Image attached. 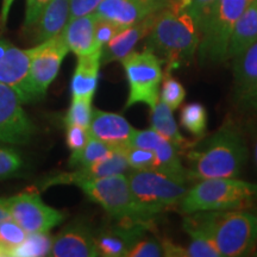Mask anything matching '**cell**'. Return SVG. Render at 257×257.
<instances>
[{
	"label": "cell",
	"instance_id": "1",
	"mask_svg": "<svg viewBox=\"0 0 257 257\" xmlns=\"http://www.w3.org/2000/svg\"><path fill=\"white\" fill-rule=\"evenodd\" d=\"M185 153L189 180L238 178L249 161V143L243 128L226 120Z\"/></svg>",
	"mask_w": 257,
	"mask_h": 257
},
{
	"label": "cell",
	"instance_id": "2",
	"mask_svg": "<svg viewBox=\"0 0 257 257\" xmlns=\"http://www.w3.org/2000/svg\"><path fill=\"white\" fill-rule=\"evenodd\" d=\"M199 29L194 19L179 3L157 14L152 30L147 36V49L159 57L168 69L189 63L198 53Z\"/></svg>",
	"mask_w": 257,
	"mask_h": 257
},
{
	"label": "cell",
	"instance_id": "3",
	"mask_svg": "<svg viewBox=\"0 0 257 257\" xmlns=\"http://www.w3.org/2000/svg\"><path fill=\"white\" fill-rule=\"evenodd\" d=\"M216 244L221 257L252 255L257 248V214L243 210L189 213Z\"/></svg>",
	"mask_w": 257,
	"mask_h": 257
},
{
	"label": "cell",
	"instance_id": "4",
	"mask_svg": "<svg viewBox=\"0 0 257 257\" xmlns=\"http://www.w3.org/2000/svg\"><path fill=\"white\" fill-rule=\"evenodd\" d=\"M257 201V184L238 178L198 180L179 204L182 214L249 208Z\"/></svg>",
	"mask_w": 257,
	"mask_h": 257
},
{
	"label": "cell",
	"instance_id": "5",
	"mask_svg": "<svg viewBox=\"0 0 257 257\" xmlns=\"http://www.w3.org/2000/svg\"><path fill=\"white\" fill-rule=\"evenodd\" d=\"M131 194L143 220L178 207L187 192L188 182L159 170H131L126 174Z\"/></svg>",
	"mask_w": 257,
	"mask_h": 257
},
{
	"label": "cell",
	"instance_id": "6",
	"mask_svg": "<svg viewBox=\"0 0 257 257\" xmlns=\"http://www.w3.org/2000/svg\"><path fill=\"white\" fill-rule=\"evenodd\" d=\"M249 0H217L199 27V61L218 64L227 61V49L237 21Z\"/></svg>",
	"mask_w": 257,
	"mask_h": 257
},
{
	"label": "cell",
	"instance_id": "7",
	"mask_svg": "<svg viewBox=\"0 0 257 257\" xmlns=\"http://www.w3.org/2000/svg\"><path fill=\"white\" fill-rule=\"evenodd\" d=\"M76 186L82 189L89 200L98 204L117 221L148 224L135 205L126 174L87 180Z\"/></svg>",
	"mask_w": 257,
	"mask_h": 257
},
{
	"label": "cell",
	"instance_id": "8",
	"mask_svg": "<svg viewBox=\"0 0 257 257\" xmlns=\"http://www.w3.org/2000/svg\"><path fill=\"white\" fill-rule=\"evenodd\" d=\"M126 75L128 95L125 108L137 104L153 108L160 99L163 78L162 61L150 50L133 53L120 61Z\"/></svg>",
	"mask_w": 257,
	"mask_h": 257
},
{
	"label": "cell",
	"instance_id": "9",
	"mask_svg": "<svg viewBox=\"0 0 257 257\" xmlns=\"http://www.w3.org/2000/svg\"><path fill=\"white\" fill-rule=\"evenodd\" d=\"M32 55L28 75V93L30 101L40 100L56 79L64 57L69 53L62 35L42 42L31 48Z\"/></svg>",
	"mask_w": 257,
	"mask_h": 257
},
{
	"label": "cell",
	"instance_id": "10",
	"mask_svg": "<svg viewBox=\"0 0 257 257\" xmlns=\"http://www.w3.org/2000/svg\"><path fill=\"white\" fill-rule=\"evenodd\" d=\"M10 217L28 233L50 232L66 218V213L48 206L36 189H27L11 198H5Z\"/></svg>",
	"mask_w": 257,
	"mask_h": 257
},
{
	"label": "cell",
	"instance_id": "11",
	"mask_svg": "<svg viewBox=\"0 0 257 257\" xmlns=\"http://www.w3.org/2000/svg\"><path fill=\"white\" fill-rule=\"evenodd\" d=\"M35 126L25 113L23 101L14 88L0 82V142L23 144L29 142Z\"/></svg>",
	"mask_w": 257,
	"mask_h": 257
},
{
	"label": "cell",
	"instance_id": "12",
	"mask_svg": "<svg viewBox=\"0 0 257 257\" xmlns=\"http://www.w3.org/2000/svg\"><path fill=\"white\" fill-rule=\"evenodd\" d=\"M130 146L149 149L156 157V169L182 181H191L188 172L180 160V152L174 144L162 137L153 128L135 130Z\"/></svg>",
	"mask_w": 257,
	"mask_h": 257
},
{
	"label": "cell",
	"instance_id": "13",
	"mask_svg": "<svg viewBox=\"0 0 257 257\" xmlns=\"http://www.w3.org/2000/svg\"><path fill=\"white\" fill-rule=\"evenodd\" d=\"M32 51L21 49L11 42L0 37V82L12 87L22 101L29 102L28 75Z\"/></svg>",
	"mask_w": 257,
	"mask_h": 257
},
{
	"label": "cell",
	"instance_id": "14",
	"mask_svg": "<svg viewBox=\"0 0 257 257\" xmlns=\"http://www.w3.org/2000/svg\"><path fill=\"white\" fill-rule=\"evenodd\" d=\"M124 150L125 148L124 149L115 148V149L112 150L110 155L98 161V162L93 163L91 166L76 168L73 172L60 173V174L50 176L43 182L42 187L48 188L57 185H78L82 181H87V180L126 174L130 170V167H128Z\"/></svg>",
	"mask_w": 257,
	"mask_h": 257
},
{
	"label": "cell",
	"instance_id": "15",
	"mask_svg": "<svg viewBox=\"0 0 257 257\" xmlns=\"http://www.w3.org/2000/svg\"><path fill=\"white\" fill-rule=\"evenodd\" d=\"M148 224L123 223L106 227L94 234L98 256L126 257L130 249L143 237Z\"/></svg>",
	"mask_w": 257,
	"mask_h": 257
},
{
	"label": "cell",
	"instance_id": "16",
	"mask_svg": "<svg viewBox=\"0 0 257 257\" xmlns=\"http://www.w3.org/2000/svg\"><path fill=\"white\" fill-rule=\"evenodd\" d=\"M54 257H95V236L87 224L73 221L53 239L50 255Z\"/></svg>",
	"mask_w": 257,
	"mask_h": 257
},
{
	"label": "cell",
	"instance_id": "17",
	"mask_svg": "<svg viewBox=\"0 0 257 257\" xmlns=\"http://www.w3.org/2000/svg\"><path fill=\"white\" fill-rule=\"evenodd\" d=\"M135 130L136 128L131 126L121 114L101 110H93L92 112V119L88 126L91 136L114 149H124L130 146Z\"/></svg>",
	"mask_w": 257,
	"mask_h": 257
},
{
	"label": "cell",
	"instance_id": "18",
	"mask_svg": "<svg viewBox=\"0 0 257 257\" xmlns=\"http://www.w3.org/2000/svg\"><path fill=\"white\" fill-rule=\"evenodd\" d=\"M157 14L150 15L149 17L130 27L120 29L101 49V64L120 62L127 55H130L138 42L148 36L149 31L152 30Z\"/></svg>",
	"mask_w": 257,
	"mask_h": 257
},
{
	"label": "cell",
	"instance_id": "19",
	"mask_svg": "<svg viewBox=\"0 0 257 257\" xmlns=\"http://www.w3.org/2000/svg\"><path fill=\"white\" fill-rule=\"evenodd\" d=\"M162 10L143 4L138 0H102L94 11L96 18L105 19L123 29L134 25Z\"/></svg>",
	"mask_w": 257,
	"mask_h": 257
},
{
	"label": "cell",
	"instance_id": "20",
	"mask_svg": "<svg viewBox=\"0 0 257 257\" xmlns=\"http://www.w3.org/2000/svg\"><path fill=\"white\" fill-rule=\"evenodd\" d=\"M69 18V0H50L30 28L34 41L38 44L60 35L68 23Z\"/></svg>",
	"mask_w": 257,
	"mask_h": 257
},
{
	"label": "cell",
	"instance_id": "21",
	"mask_svg": "<svg viewBox=\"0 0 257 257\" xmlns=\"http://www.w3.org/2000/svg\"><path fill=\"white\" fill-rule=\"evenodd\" d=\"M96 17L94 14L70 18L61 32L69 51L76 56L88 55L96 49L94 42V28Z\"/></svg>",
	"mask_w": 257,
	"mask_h": 257
},
{
	"label": "cell",
	"instance_id": "22",
	"mask_svg": "<svg viewBox=\"0 0 257 257\" xmlns=\"http://www.w3.org/2000/svg\"><path fill=\"white\" fill-rule=\"evenodd\" d=\"M100 66L101 50H95L88 55L78 57V63H76L72 82H70L72 98L93 100V96L98 87Z\"/></svg>",
	"mask_w": 257,
	"mask_h": 257
},
{
	"label": "cell",
	"instance_id": "23",
	"mask_svg": "<svg viewBox=\"0 0 257 257\" xmlns=\"http://www.w3.org/2000/svg\"><path fill=\"white\" fill-rule=\"evenodd\" d=\"M255 42H257V0L246 5L234 25L227 49V60L233 59Z\"/></svg>",
	"mask_w": 257,
	"mask_h": 257
},
{
	"label": "cell",
	"instance_id": "24",
	"mask_svg": "<svg viewBox=\"0 0 257 257\" xmlns=\"http://www.w3.org/2000/svg\"><path fill=\"white\" fill-rule=\"evenodd\" d=\"M152 128L155 130L157 134L168 140L178 148L180 153H184L188 150L194 142L186 140L180 133L178 124L173 117V110L167 106L162 100H157L156 105L152 108Z\"/></svg>",
	"mask_w": 257,
	"mask_h": 257
},
{
	"label": "cell",
	"instance_id": "25",
	"mask_svg": "<svg viewBox=\"0 0 257 257\" xmlns=\"http://www.w3.org/2000/svg\"><path fill=\"white\" fill-rule=\"evenodd\" d=\"M233 99L257 82V42L232 59Z\"/></svg>",
	"mask_w": 257,
	"mask_h": 257
},
{
	"label": "cell",
	"instance_id": "26",
	"mask_svg": "<svg viewBox=\"0 0 257 257\" xmlns=\"http://www.w3.org/2000/svg\"><path fill=\"white\" fill-rule=\"evenodd\" d=\"M182 227L189 236V245L186 248L187 257H221L213 240L189 214H185Z\"/></svg>",
	"mask_w": 257,
	"mask_h": 257
},
{
	"label": "cell",
	"instance_id": "27",
	"mask_svg": "<svg viewBox=\"0 0 257 257\" xmlns=\"http://www.w3.org/2000/svg\"><path fill=\"white\" fill-rule=\"evenodd\" d=\"M114 148L96 140L94 137H89L88 142L86 146L76 152H72L69 157L68 165L72 168H82V167H88L93 163L98 162L112 153Z\"/></svg>",
	"mask_w": 257,
	"mask_h": 257
},
{
	"label": "cell",
	"instance_id": "28",
	"mask_svg": "<svg viewBox=\"0 0 257 257\" xmlns=\"http://www.w3.org/2000/svg\"><path fill=\"white\" fill-rule=\"evenodd\" d=\"M53 237L49 232L28 233L24 242L19 244L10 252V256L19 257H37L49 256L53 246Z\"/></svg>",
	"mask_w": 257,
	"mask_h": 257
},
{
	"label": "cell",
	"instance_id": "29",
	"mask_svg": "<svg viewBox=\"0 0 257 257\" xmlns=\"http://www.w3.org/2000/svg\"><path fill=\"white\" fill-rule=\"evenodd\" d=\"M180 124L193 136L202 138L207 128V111L200 102H191L184 106L180 113Z\"/></svg>",
	"mask_w": 257,
	"mask_h": 257
},
{
	"label": "cell",
	"instance_id": "30",
	"mask_svg": "<svg viewBox=\"0 0 257 257\" xmlns=\"http://www.w3.org/2000/svg\"><path fill=\"white\" fill-rule=\"evenodd\" d=\"M166 76L162 78V87L160 92V100H162L168 106L170 110L175 111L181 106L186 98L185 87L181 85V82L178 79L170 76L169 70H167Z\"/></svg>",
	"mask_w": 257,
	"mask_h": 257
},
{
	"label": "cell",
	"instance_id": "31",
	"mask_svg": "<svg viewBox=\"0 0 257 257\" xmlns=\"http://www.w3.org/2000/svg\"><path fill=\"white\" fill-rule=\"evenodd\" d=\"M92 112L91 99L72 98V104L64 117V123L66 125H79L88 128L92 119Z\"/></svg>",
	"mask_w": 257,
	"mask_h": 257
},
{
	"label": "cell",
	"instance_id": "32",
	"mask_svg": "<svg viewBox=\"0 0 257 257\" xmlns=\"http://www.w3.org/2000/svg\"><path fill=\"white\" fill-rule=\"evenodd\" d=\"M28 232L11 217L0 223V244L6 249L8 256L19 244L24 242Z\"/></svg>",
	"mask_w": 257,
	"mask_h": 257
},
{
	"label": "cell",
	"instance_id": "33",
	"mask_svg": "<svg viewBox=\"0 0 257 257\" xmlns=\"http://www.w3.org/2000/svg\"><path fill=\"white\" fill-rule=\"evenodd\" d=\"M124 152L131 170L156 169V157L152 150L128 146L125 148Z\"/></svg>",
	"mask_w": 257,
	"mask_h": 257
},
{
	"label": "cell",
	"instance_id": "34",
	"mask_svg": "<svg viewBox=\"0 0 257 257\" xmlns=\"http://www.w3.org/2000/svg\"><path fill=\"white\" fill-rule=\"evenodd\" d=\"M23 166L21 155L15 149L0 147V179L15 175Z\"/></svg>",
	"mask_w": 257,
	"mask_h": 257
},
{
	"label": "cell",
	"instance_id": "35",
	"mask_svg": "<svg viewBox=\"0 0 257 257\" xmlns=\"http://www.w3.org/2000/svg\"><path fill=\"white\" fill-rule=\"evenodd\" d=\"M179 5L194 19L199 29L205 17L208 15L217 0H176Z\"/></svg>",
	"mask_w": 257,
	"mask_h": 257
},
{
	"label": "cell",
	"instance_id": "36",
	"mask_svg": "<svg viewBox=\"0 0 257 257\" xmlns=\"http://www.w3.org/2000/svg\"><path fill=\"white\" fill-rule=\"evenodd\" d=\"M165 256L162 244L155 238H141L135 244L126 257H161Z\"/></svg>",
	"mask_w": 257,
	"mask_h": 257
},
{
	"label": "cell",
	"instance_id": "37",
	"mask_svg": "<svg viewBox=\"0 0 257 257\" xmlns=\"http://www.w3.org/2000/svg\"><path fill=\"white\" fill-rule=\"evenodd\" d=\"M120 30L117 25L112 24L111 22L105 21V19L96 18L95 28H94V42L96 49H102L104 46L112 40V37Z\"/></svg>",
	"mask_w": 257,
	"mask_h": 257
},
{
	"label": "cell",
	"instance_id": "38",
	"mask_svg": "<svg viewBox=\"0 0 257 257\" xmlns=\"http://www.w3.org/2000/svg\"><path fill=\"white\" fill-rule=\"evenodd\" d=\"M89 137H91V134L87 127L79 126V125H67L66 142L72 152H76L85 147Z\"/></svg>",
	"mask_w": 257,
	"mask_h": 257
},
{
	"label": "cell",
	"instance_id": "39",
	"mask_svg": "<svg viewBox=\"0 0 257 257\" xmlns=\"http://www.w3.org/2000/svg\"><path fill=\"white\" fill-rule=\"evenodd\" d=\"M233 101L244 113L257 118V82L246 89L243 94L233 99Z\"/></svg>",
	"mask_w": 257,
	"mask_h": 257
},
{
	"label": "cell",
	"instance_id": "40",
	"mask_svg": "<svg viewBox=\"0 0 257 257\" xmlns=\"http://www.w3.org/2000/svg\"><path fill=\"white\" fill-rule=\"evenodd\" d=\"M101 2L102 0H69L70 18L94 14L96 8Z\"/></svg>",
	"mask_w": 257,
	"mask_h": 257
},
{
	"label": "cell",
	"instance_id": "41",
	"mask_svg": "<svg viewBox=\"0 0 257 257\" xmlns=\"http://www.w3.org/2000/svg\"><path fill=\"white\" fill-rule=\"evenodd\" d=\"M50 0H27V10H25V29H30L34 25L38 16L41 15L42 10L46 8V5Z\"/></svg>",
	"mask_w": 257,
	"mask_h": 257
},
{
	"label": "cell",
	"instance_id": "42",
	"mask_svg": "<svg viewBox=\"0 0 257 257\" xmlns=\"http://www.w3.org/2000/svg\"><path fill=\"white\" fill-rule=\"evenodd\" d=\"M251 128V140H250L249 144V159H251L252 166L257 173V121Z\"/></svg>",
	"mask_w": 257,
	"mask_h": 257
},
{
	"label": "cell",
	"instance_id": "43",
	"mask_svg": "<svg viewBox=\"0 0 257 257\" xmlns=\"http://www.w3.org/2000/svg\"><path fill=\"white\" fill-rule=\"evenodd\" d=\"M14 2L15 0H3L2 11H0V30H3L5 28L6 23H8V18Z\"/></svg>",
	"mask_w": 257,
	"mask_h": 257
},
{
	"label": "cell",
	"instance_id": "44",
	"mask_svg": "<svg viewBox=\"0 0 257 257\" xmlns=\"http://www.w3.org/2000/svg\"><path fill=\"white\" fill-rule=\"evenodd\" d=\"M138 2L153 6V8H156L157 10H163L172 6L174 4L175 0H138Z\"/></svg>",
	"mask_w": 257,
	"mask_h": 257
},
{
	"label": "cell",
	"instance_id": "45",
	"mask_svg": "<svg viewBox=\"0 0 257 257\" xmlns=\"http://www.w3.org/2000/svg\"><path fill=\"white\" fill-rule=\"evenodd\" d=\"M10 218L8 207H6L5 198H0V223Z\"/></svg>",
	"mask_w": 257,
	"mask_h": 257
},
{
	"label": "cell",
	"instance_id": "46",
	"mask_svg": "<svg viewBox=\"0 0 257 257\" xmlns=\"http://www.w3.org/2000/svg\"><path fill=\"white\" fill-rule=\"evenodd\" d=\"M0 256H8V251H6V249L2 245V244H0Z\"/></svg>",
	"mask_w": 257,
	"mask_h": 257
},
{
	"label": "cell",
	"instance_id": "47",
	"mask_svg": "<svg viewBox=\"0 0 257 257\" xmlns=\"http://www.w3.org/2000/svg\"><path fill=\"white\" fill-rule=\"evenodd\" d=\"M252 256H257V248L255 249V251L252 252Z\"/></svg>",
	"mask_w": 257,
	"mask_h": 257
},
{
	"label": "cell",
	"instance_id": "48",
	"mask_svg": "<svg viewBox=\"0 0 257 257\" xmlns=\"http://www.w3.org/2000/svg\"><path fill=\"white\" fill-rule=\"evenodd\" d=\"M250 2H256V0H249V3H250Z\"/></svg>",
	"mask_w": 257,
	"mask_h": 257
}]
</instances>
